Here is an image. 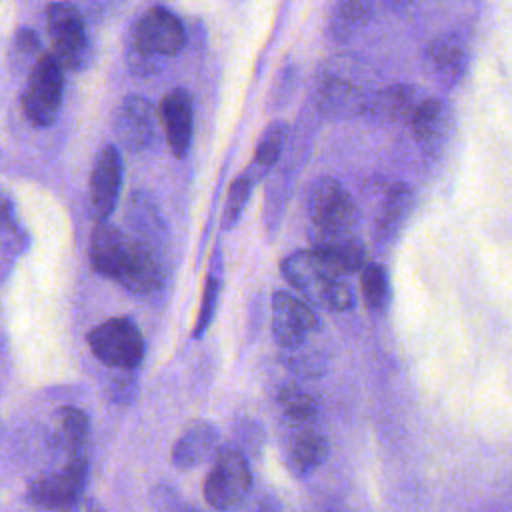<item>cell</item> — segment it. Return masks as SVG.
<instances>
[{
  "mask_svg": "<svg viewBox=\"0 0 512 512\" xmlns=\"http://www.w3.org/2000/svg\"><path fill=\"white\" fill-rule=\"evenodd\" d=\"M218 296H220V276L216 270H212L204 282V294H202V302H200V310H198V320L192 330L194 338L200 340L204 336V332L210 328L214 312H216Z\"/></svg>",
  "mask_w": 512,
  "mask_h": 512,
  "instance_id": "30",
  "label": "cell"
},
{
  "mask_svg": "<svg viewBox=\"0 0 512 512\" xmlns=\"http://www.w3.org/2000/svg\"><path fill=\"white\" fill-rule=\"evenodd\" d=\"M252 488V472L244 452L236 446H222L214 454L204 480V498L214 510H232L244 502Z\"/></svg>",
  "mask_w": 512,
  "mask_h": 512,
  "instance_id": "6",
  "label": "cell"
},
{
  "mask_svg": "<svg viewBox=\"0 0 512 512\" xmlns=\"http://www.w3.org/2000/svg\"><path fill=\"white\" fill-rule=\"evenodd\" d=\"M372 94L348 78L328 76L318 86V110L328 118L366 114Z\"/></svg>",
  "mask_w": 512,
  "mask_h": 512,
  "instance_id": "15",
  "label": "cell"
},
{
  "mask_svg": "<svg viewBox=\"0 0 512 512\" xmlns=\"http://www.w3.org/2000/svg\"><path fill=\"white\" fill-rule=\"evenodd\" d=\"M428 62L442 84H456L468 66V50L464 40L454 32L434 38L428 46Z\"/></svg>",
  "mask_w": 512,
  "mask_h": 512,
  "instance_id": "22",
  "label": "cell"
},
{
  "mask_svg": "<svg viewBox=\"0 0 512 512\" xmlns=\"http://www.w3.org/2000/svg\"><path fill=\"white\" fill-rule=\"evenodd\" d=\"M410 128L416 144L426 154H438L452 128L450 108L438 98H426L416 110Z\"/></svg>",
  "mask_w": 512,
  "mask_h": 512,
  "instance_id": "18",
  "label": "cell"
},
{
  "mask_svg": "<svg viewBox=\"0 0 512 512\" xmlns=\"http://www.w3.org/2000/svg\"><path fill=\"white\" fill-rule=\"evenodd\" d=\"M62 94L64 68L52 52H42L36 64L28 70V80L20 98L26 118L34 126H50L60 112Z\"/></svg>",
  "mask_w": 512,
  "mask_h": 512,
  "instance_id": "4",
  "label": "cell"
},
{
  "mask_svg": "<svg viewBox=\"0 0 512 512\" xmlns=\"http://www.w3.org/2000/svg\"><path fill=\"white\" fill-rule=\"evenodd\" d=\"M186 44V32L174 12L150 6L138 16L130 32V46L150 56H176Z\"/></svg>",
  "mask_w": 512,
  "mask_h": 512,
  "instance_id": "8",
  "label": "cell"
},
{
  "mask_svg": "<svg viewBox=\"0 0 512 512\" xmlns=\"http://www.w3.org/2000/svg\"><path fill=\"white\" fill-rule=\"evenodd\" d=\"M130 372L132 370H122V374L108 378L106 390H108V396L112 402L130 404L134 400L138 386H136V378Z\"/></svg>",
  "mask_w": 512,
  "mask_h": 512,
  "instance_id": "32",
  "label": "cell"
},
{
  "mask_svg": "<svg viewBox=\"0 0 512 512\" xmlns=\"http://www.w3.org/2000/svg\"><path fill=\"white\" fill-rule=\"evenodd\" d=\"M46 28L52 42V54L64 70L80 72L92 62V44L86 20L78 6L70 2H52L46 8Z\"/></svg>",
  "mask_w": 512,
  "mask_h": 512,
  "instance_id": "3",
  "label": "cell"
},
{
  "mask_svg": "<svg viewBox=\"0 0 512 512\" xmlns=\"http://www.w3.org/2000/svg\"><path fill=\"white\" fill-rule=\"evenodd\" d=\"M280 272L308 304L332 312L354 308L356 296L348 282V274L314 248L296 250L286 256L280 264Z\"/></svg>",
  "mask_w": 512,
  "mask_h": 512,
  "instance_id": "1",
  "label": "cell"
},
{
  "mask_svg": "<svg viewBox=\"0 0 512 512\" xmlns=\"http://www.w3.org/2000/svg\"><path fill=\"white\" fill-rule=\"evenodd\" d=\"M310 242H312L314 250L322 252L326 258H330L348 276L354 272H362V268L368 264L366 246L358 234L324 236V234L310 232Z\"/></svg>",
  "mask_w": 512,
  "mask_h": 512,
  "instance_id": "23",
  "label": "cell"
},
{
  "mask_svg": "<svg viewBox=\"0 0 512 512\" xmlns=\"http://www.w3.org/2000/svg\"><path fill=\"white\" fill-rule=\"evenodd\" d=\"M90 434V422L84 410L76 406H62L52 414L48 428V442L64 450L68 456L86 452V442Z\"/></svg>",
  "mask_w": 512,
  "mask_h": 512,
  "instance_id": "21",
  "label": "cell"
},
{
  "mask_svg": "<svg viewBox=\"0 0 512 512\" xmlns=\"http://www.w3.org/2000/svg\"><path fill=\"white\" fill-rule=\"evenodd\" d=\"M278 404L284 416L298 426H310V422L318 416V400L296 384H288L278 392Z\"/></svg>",
  "mask_w": 512,
  "mask_h": 512,
  "instance_id": "28",
  "label": "cell"
},
{
  "mask_svg": "<svg viewBox=\"0 0 512 512\" xmlns=\"http://www.w3.org/2000/svg\"><path fill=\"white\" fill-rule=\"evenodd\" d=\"M288 140V124L284 120H272L260 134L254 150L252 166L266 174L280 158Z\"/></svg>",
  "mask_w": 512,
  "mask_h": 512,
  "instance_id": "26",
  "label": "cell"
},
{
  "mask_svg": "<svg viewBox=\"0 0 512 512\" xmlns=\"http://www.w3.org/2000/svg\"><path fill=\"white\" fill-rule=\"evenodd\" d=\"M162 278L164 268L160 256L140 240L126 234L112 280H116L130 294L146 296L162 286Z\"/></svg>",
  "mask_w": 512,
  "mask_h": 512,
  "instance_id": "9",
  "label": "cell"
},
{
  "mask_svg": "<svg viewBox=\"0 0 512 512\" xmlns=\"http://www.w3.org/2000/svg\"><path fill=\"white\" fill-rule=\"evenodd\" d=\"M114 134L128 152H144L156 140V110L146 96L128 94L116 108Z\"/></svg>",
  "mask_w": 512,
  "mask_h": 512,
  "instance_id": "11",
  "label": "cell"
},
{
  "mask_svg": "<svg viewBox=\"0 0 512 512\" xmlns=\"http://www.w3.org/2000/svg\"><path fill=\"white\" fill-rule=\"evenodd\" d=\"M250 512H280V510H278V504L268 498V500H258V502L252 506Z\"/></svg>",
  "mask_w": 512,
  "mask_h": 512,
  "instance_id": "35",
  "label": "cell"
},
{
  "mask_svg": "<svg viewBox=\"0 0 512 512\" xmlns=\"http://www.w3.org/2000/svg\"><path fill=\"white\" fill-rule=\"evenodd\" d=\"M328 456V440L312 426H300L286 444V466L298 476H310L318 470Z\"/></svg>",
  "mask_w": 512,
  "mask_h": 512,
  "instance_id": "20",
  "label": "cell"
},
{
  "mask_svg": "<svg viewBox=\"0 0 512 512\" xmlns=\"http://www.w3.org/2000/svg\"><path fill=\"white\" fill-rule=\"evenodd\" d=\"M124 240L126 232L110 222H100L94 226L90 236V264L100 276L112 280Z\"/></svg>",
  "mask_w": 512,
  "mask_h": 512,
  "instance_id": "24",
  "label": "cell"
},
{
  "mask_svg": "<svg viewBox=\"0 0 512 512\" xmlns=\"http://www.w3.org/2000/svg\"><path fill=\"white\" fill-rule=\"evenodd\" d=\"M256 182L258 180L248 170H244L242 174H238L232 180V184L228 188L226 204H224V210H222V220H220L222 222V230H232L240 222Z\"/></svg>",
  "mask_w": 512,
  "mask_h": 512,
  "instance_id": "29",
  "label": "cell"
},
{
  "mask_svg": "<svg viewBox=\"0 0 512 512\" xmlns=\"http://www.w3.org/2000/svg\"><path fill=\"white\" fill-rule=\"evenodd\" d=\"M426 98L420 88L410 82L390 84L384 90L372 94L366 116L378 122H412L416 110Z\"/></svg>",
  "mask_w": 512,
  "mask_h": 512,
  "instance_id": "16",
  "label": "cell"
},
{
  "mask_svg": "<svg viewBox=\"0 0 512 512\" xmlns=\"http://www.w3.org/2000/svg\"><path fill=\"white\" fill-rule=\"evenodd\" d=\"M126 62H128L130 72L136 74V76H150V74H156L160 70L158 56L144 54V52L136 50L130 44H128V50H126Z\"/></svg>",
  "mask_w": 512,
  "mask_h": 512,
  "instance_id": "34",
  "label": "cell"
},
{
  "mask_svg": "<svg viewBox=\"0 0 512 512\" xmlns=\"http://www.w3.org/2000/svg\"><path fill=\"white\" fill-rule=\"evenodd\" d=\"M90 352L104 366L114 370H134L144 358V336L130 318H110L86 336Z\"/></svg>",
  "mask_w": 512,
  "mask_h": 512,
  "instance_id": "7",
  "label": "cell"
},
{
  "mask_svg": "<svg viewBox=\"0 0 512 512\" xmlns=\"http://www.w3.org/2000/svg\"><path fill=\"white\" fill-rule=\"evenodd\" d=\"M306 210L314 234L350 236L358 228V208L350 192L334 178H316L306 192Z\"/></svg>",
  "mask_w": 512,
  "mask_h": 512,
  "instance_id": "2",
  "label": "cell"
},
{
  "mask_svg": "<svg viewBox=\"0 0 512 512\" xmlns=\"http://www.w3.org/2000/svg\"><path fill=\"white\" fill-rule=\"evenodd\" d=\"M372 14V4L362 0H348L334 6V12L328 20V34L336 42L348 40L358 28H362Z\"/></svg>",
  "mask_w": 512,
  "mask_h": 512,
  "instance_id": "25",
  "label": "cell"
},
{
  "mask_svg": "<svg viewBox=\"0 0 512 512\" xmlns=\"http://www.w3.org/2000/svg\"><path fill=\"white\" fill-rule=\"evenodd\" d=\"M160 122L172 156L184 158L190 150L194 134V110L188 90L174 88L166 92L160 102Z\"/></svg>",
  "mask_w": 512,
  "mask_h": 512,
  "instance_id": "14",
  "label": "cell"
},
{
  "mask_svg": "<svg viewBox=\"0 0 512 512\" xmlns=\"http://www.w3.org/2000/svg\"><path fill=\"white\" fill-rule=\"evenodd\" d=\"M158 496H160V494H158ZM160 504H168L166 512H196L194 508L190 510V508H186V506H182V508H180V506H176V502H174V500H172V502H166L162 496H160Z\"/></svg>",
  "mask_w": 512,
  "mask_h": 512,
  "instance_id": "36",
  "label": "cell"
},
{
  "mask_svg": "<svg viewBox=\"0 0 512 512\" xmlns=\"http://www.w3.org/2000/svg\"><path fill=\"white\" fill-rule=\"evenodd\" d=\"M12 54L18 58V62H22V60L36 62L42 54L40 40H38L36 32L30 28H18L12 38Z\"/></svg>",
  "mask_w": 512,
  "mask_h": 512,
  "instance_id": "33",
  "label": "cell"
},
{
  "mask_svg": "<svg viewBox=\"0 0 512 512\" xmlns=\"http://www.w3.org/2000/svg\"><path fill=\"white\" fill-rule=\"evenodd\" d=\"M324 512H342L338 506H328Z\"/></svg>",
  "mask_w": 512,
  "mask_h": 512,
  "instance_id": "38",
  "label": "cell"
},
{
  "mask_svg": "<svg viewBox=\"0 0 512 512\" xmlns=\"http://www.w3.org/2000/svg\"><path fill=\"white\" fill-rule=\"evenodd\" d=\"M122 186V154L116 144H106L92 168L88 186L90 216L96 224L108 222L116 208Z\"/></svg>",
  "mask_w": 512,
  "mask_h": 512,
  "instance_id": "12",
  "label": "cell"
},
{
  "mask_svg": "<svg viewBox=\"0 0 512 512\" xmlns=\"http://www.w3.org/2000/svg\"><path fill=\"white\" fill-rule=\"evenodd\" d=\"M414 206V192L404 182H394L386 188L374 224V240L378 244L392 242L402 230Z\"/></svg>",
  "mask_w": 512,
  "mask_h": 512,
  "instance_id": "19",
  "label": "cell"
},
{
  "mask_svg": "<svg viewBox=\"0 0 512 512\" xmlns=\"http://www.w3.org/2000/svg\"><path fill=\"white\" fill-rule=\"evenodd\" d=\"M86 512H106L98 502H88V506H86Z\"/></svg>",
  "mask_w": 512,
  "mask_h": 512,
  "instance_id": "37",
  "label": "cell"
},
{
  "mask_svg": "<svg viewBox=\"0 0 512 512\" xmlns=\"http://www.w3.org/2000/svg\"><path fill=\"white\" fill-rule=\"evenodd\" d=\"M126 222L132 238L152 248L158 256L164 252L168 244V226L158 202L150 192L134 190L130 194L126 204Z\"/></svg>",
  "mask_w": 512,
  "mask_h": 512,
  "instance_id": "13",
  "label": "cell"
},
{
  "mask_svg": "<svg viewBox=\"0 0 512 512\" xmlns=\"http://www.w3.org/2000/svg\"><path fill=\"white\" fill-rule=\"evenodd\" d=\"M218 452V428L206 420L190 422L172 446V466L190 470Z\"/></svg>",
  "mask_w": 512,
  "mask_h": 512,
  "instance_id": "17",
  "label": "cell"
},
{
  "mask_svg": "<svg viewBox=\"0 0 512 512\" xmlns=\"http://www.w3.org/2000/svg\"><path fill=\"white\" fill-rule=\"evenodd\" d=\"M284 354H286L284 364L300 376L314 378V376H320L326 368V360L318 350L302 352V348H296V350H286Z\"/></svg>",
  "mask_w": 512,
  "mask_h": 512,
  "instance_id": "31",
  "label": "cell"
},
{
  "mask_svg": "<svg viewBox=\"0 0 512 512\" xmlns=\"http://www.w3.org/2000/svg\"><path fill=\"white\" fill-rule=\"evenodd\" d=\"M360 290L364 304L372 312H384L390 302V280L382 264L368 262L360 272Z\"/></svg>",
  "mask_w": 512,
  "mask_h": 512,
  "instance_id": "27",
  "label": "cell"
},
{
  "mask_svg": "<svg viewBox=\"0 0 512 512\" xmlns=\"http://www.w3.org/2000/svg\"><path fill=\"white\" fill-rule=\"evenodd\" d=\"M88 482L86 452L68 456L60 470L34 478L26 488V500L52 512H74Z\"/></svg>",
  "mask_w": 512,
  "mask_h": 512,
  "instance_id": "5",
  "label": "cell"
},
{
  "mask_svg": "<svg viewBox=\"0 0 512 512\" xmlns=\"http://www.w3.org/2000/svg\"><path fill=\"white\" fill-rule=\"evenodd\" d=\"M318 328V316L308 302L286 290H278L272 296V336L284 352L302 348Z\"/></svg>",
  "mask_w": 512,
  "mask_h": 512,
  "instance_id": "10",
  "label": "cell"
}]
</instances>
